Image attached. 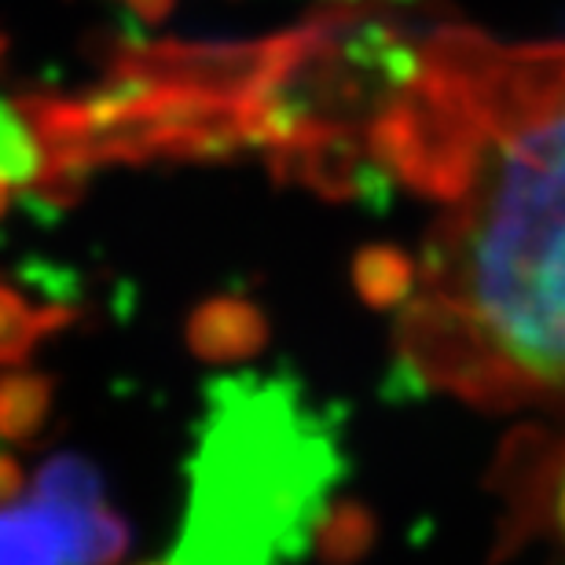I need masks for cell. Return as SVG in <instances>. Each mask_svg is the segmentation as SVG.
I'll list each match as a JSON object with an SVG mask.
<instances>
[{"instance_id":"6da1fadb","label":"cell","mask_w":565,"mask_h":565,"mask_svg":"<svg viewBox=\"0 0 565 565\" xmlns=\"http://www.w3.org/2000/svg\"><path fill=\"white\" fill-rule=\"evenodd\" d=\"M390 151L437 206L401 294L404 360L473 408L565 419V44L445 30Z\"/></svg>"},{"instance_id":"3957f363","label":"cell","mask_w":565,"mask_h":565,"mask_svg":"<svg viewBox=\"0 0 565 565\" xmlns=\"http://www.w3.org/2000/svg\"><path fill=\"white\" fill-rule=\"evenodd\" d=\"M121 522L74 462H49L26 492L0 495V565H107Z\"/></svg>"},{"instance_id":"7a4b0ae2","label":"cell","mask_w":565,"mask_h":565,"mask_svg":"<svg viewBox=\"0 0 565 565\" xmlns=\"http://www.w3.org/2000/svg\"><path fill=\"white\" fill-rule=\"evenodd\" d=\"M323 481V440L305 429L294 404L273 393L228 404L202 451L180 565H276Z\"/></svg>"}]
</instances>
